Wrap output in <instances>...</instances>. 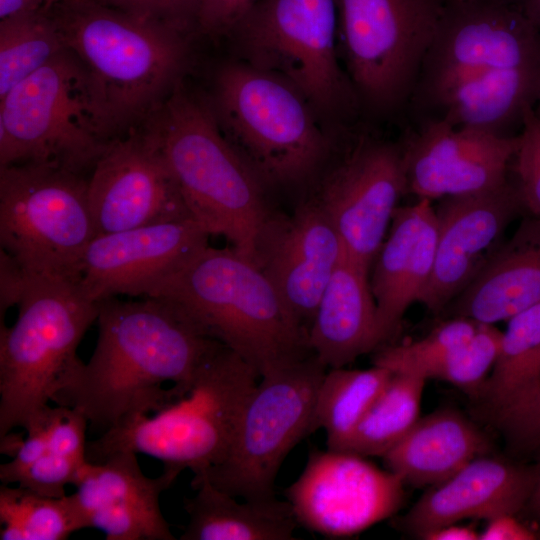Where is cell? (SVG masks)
Instances as JSON below:
<instances>
[{"instance_id":"6da1fadb","label":"cell","mask_w":540,"mask_h":540,"mask_svg":"<svg viewBox=\"0 0 540 540\" xmlns=\"http://www.w3.org/2000/svg\"><path fill=\"white\" fill-rule=\"evenodd\" d=\"M96 321L92 356L87 363L75 361L51 401L82 413L90 431L100 435L185 395L202 363L222 344L160 297L104 299Z\"/></svg>"},{"instance_id":"7a4b0ae2","label":"cell","mask_w":540,"mask_h":540,"mask_svg":"<svg viewBox=\"0 0 540 540\" xmlns=\"http://www.w3.org/2000/svg\"><path fill=\"white\" fill-rule=\"evenodd\" d=\"M46 8L80 64L93 113L109 141L140 128L183 83L189 34L98 0Z\"/></svg>"},{"instance_id":"3957f363","label":"cell","mask_w":540,"mask_h":540,"mask_svg":"<svg viewBox=\"0 0 540 540\" xmlns=\"http://www.w3.org/2000/svg\"><path fill=\"white\" fill-rule=\"evenodd\" d=\"M140 128L161 150L192 218L254 262L274 211L268 187L226 140L207 98L182 83Z\"/></svg>"},{"instance_id":"277c9868","label":"cell","mask_w":540,"mask_h":540,"mask_svg":"<svg viewBox=\"0 0 540 540\" xmlns=\"http://www.w3.org/2000/svg\"><path fill=\"white\" fill-rule=\"evenodd\" d=\"M149 297L167 299L261 377L312 354L308 333L253 261L210 245Z\"/></svg>"},{"instance_id":"5b68a950","label":"cell","mask_w":540,"mask_h":540,"mask_svg":"<svg viewBox=\"0 0 540 540\" xmlns=\"http://www.w3.org/2000/svg\"><path fill=\"white\" fill-rule=\"evenodd\" d=\"M207 98L229 144L269 187L314 183L334 143L309 101L285 79L244 61L221 65Z\"/></svg>"},{"instance_id":"8992f818","label":"cell","mask_w":540,"mask_h":540,"mask_svg":"<svg viewBox=\"0 0 540 540\" xmlns=\"http://www.w3.org/2000/svg\"><path fill=\"white\" fill-rule=\"evenodd\" d=\"M259 374L223 344L206 358L185 395L155 412L134 415L87 441L86 460L101 463L119 452L142 453L178 477L218 464L228 452L243 407Z\"/></svg>"},{"instance_id":"52a82bcc","label":"cell","mask_w":540,"mask_h":540,"mask_svg":"<svg viewBox=\"0 0 540 540\" xmlns=\"http://www.w3.org/2000/svg\"><path fill=\"white\" fill-rule=\"evenodd\" d=\"M98 310L80 279L31 276L16 322L0 327V438L49 405Z\"/></svg>"},{"instance_id":"ba28073f","label":"cell","mask_w":540,"mask_h":540,"mask_svg":"<svg viewBox=\"0 0 540 540\" xmlns=\"http://www.w3.org/2000/svg\"><path fill=\"white\" fill-rule=\"evenodd\" d=\"M336 0H256L235 25L244 62L292 84L318 115L343 123L361 113L337 56Z\"/></svg>"},{"instance_id":"9c48e42d","label":"cell","mask_w":540,"mask_h":540,"mask_svg":"<svg viewBox=\"0 0 540 540\" xmlns=\"http://www.w3.org/2000/svg\"><path fill=\"white\" fill-rule=\"evenodd\" d=\"M448 0H336L339 46L361 113L406 115Z\"/></svg>"},{"instance_id":"30bf717a","label":"cell","mask_w":540,"mask_h":540,"mask_svg":"<svg viewBox=\"0 0 540 540\" xmlns=\"http://www.w3.org/2000/svg\"><path fill=\"white\" fill-rule=\"evenodd\" d=\"M111 142L67 49L0 99V167L33 163L85 175Z\"/></svg>"},{"instance_id":"8fae6325","label":"cell","mask_w":540,"mask_h":540,"mask_svg":"<svg viewBox=\"0 0 540 540\" xmlns=\"http://www.w3.org/2000/svg\"><path fill=\"white\" fill-rule=\"evenodd\" d=\"M96 235L84 175L33 163L0 167V248L29 275L80 279Z\"/></svg>"},{"instance_id":"7c38bea8","label":"cell","mask_w":540,"mask_h":540,"mask_svg":"<svg viewBox=\"0 0 540 540\" xmlns=\"http://www.w3.org/2000/svg\"><path fill=\"white\" fill-rule=\"evenodd\" d=\"M328 368L312 353L261 376L238 420L225 457L204 475L240 499L275 496L274 481L288 453L315 432L319 385Z\"/></svg>"},{"instance_id":"4fadbf2b","label":"cell","mask_w":540,"mask_h":540,"mask_svg":"<svg viewBox=\"0 0 540 540\" xmlns=\"http://www.w3.org/2000/svg\"><path fill=\"white\" fill-rule=\"evenodd\" d=\"M502 69H540V30L511 0H448L406 115L413 125L462 81Z\"/></svg>"},{"instance_id":"5bb4252c","label":"cell","mask_w":540,"mask_h":540,"mask_svg":"<svg viewBox=\"0 0 540 540\" xmlns=\"http://www.w3.org/2000/svg\"><path fill=\"white\" fill-rule=\"evenodd\" d=\"M405 194L399 141L361 133L349 138L339 159L316 179L309 197L329 218L346 255L370 270Z\"/></svg>"},{"instance_id":"9a60e30c","label":"cell","mask_w":540,"mask_h":540,"mask_svg":"<svg viewBox=\"0 0 540 540\" xmlns=\"http://www.w3.org/2000/svg\"><path fill=\"white\" fill-rule=\"evenodd\" d=\"M404 483L365 457L327 449L310 453L300 476L284 492L298 525L329 538L355 535L392 517Z\"/></svg>"},{"instance_id":"2e32d148","label":"cell","mask_w":540,"mask_h":540,"mask_svg":"<svg viewBox=\"0 0 540 540\" xmlns=\"http://www.w3.org/2000/svg\"><path fill=\"white\" fill-rule=\"evenodd\" d=\"M88 198L97 235L193 219L161 150L142 128L111 142L90 173Z\"/></svg>"},{"instance_id":"e0dca14e","label":"cell","mask_w":540,"mask_h":540,"mask_svg":"<svg viewBox=\"0 0 540 540\" xmlns=\"http://www.w3.org/2000/svg\"><path fill=\"white\" fill-rule=\"evenodd\" d=\"M435 212V261L419 303L439 315L483 270L508 226L527 211L509 175L500 186L441 198Z\"/></svg>"},{"instance_id":"ac0fdd59","label":"cell","mask_w":540,"mask_h":540,"mask_svg":"<svg viewBox=\"0 0 540 540\" xmlns=\"http://www.w3.org/2000/svg\"><path fill=\"white\" fill-rule=\"evenodd\" d=\"M399 143L407 194L432 201L504 184L519 134L500 137L428 120L407 128Z\"/></svg>"},{"instance_id":"d6986e66","label":"cell","mask_w":540,"mask_h":540,"mask_svg":"<svg viewBox=\"0 0 540 540\" xmlns=\"http://www.w3.org/2000/svg\"><path fill=\"white\" fill-rule=\"evenodd\" d=\"M194 219L99 234L86 248L80 284L94 301L117 295L149 297L209 245Z\"/></svg>"},{"instance_id":"ffe728a7","label":"cell","mask_w":540,"mask_h":540,"mask_svg":"<svg viewBox=\"0 0 540 540\" xmlns=\"http://www.w3.org/2000/svg\"><path fill=\"white\" fill-rule=\"evenodd\" d=\"M344 255L336 229L308 197L290 215L273 211L258 237L254 263L308 333L320 298Z\"/></svg>"},{"instance_id":"44dd1931","label":"cell","mask_w":540,"mask_h":540,"mask_svg":"<svg viewBox=\"0 0 540 540\" xmlns=\"http://www.w3.org/2000/svg\"><path fill=\"white\" fill-rule=\"evenodd\" d=\"M176 479L165 471L149 478L135 453L119 452L101 463L86 461L71 497L86 528L103 531L107 540H174L159 499Z\"/></svg>"},{"instance_id":"7402d4cb","label":"cell","mask_w":540,"mask_h":540,"mask_svg":"<svg viewBox=\"0 0 540 540\" xmlns=\"http://www.w3.org/2000/svg\"><path fill=\"white\" fill-rule=\"evenodd\" d=\"M535 481V466L492 453L476 457L448 479L430 486L396 528L420 538L441 526L464 519L489 520L501 514L519 515Z\"/></svg>"},{"instance_id":"603a6c76","label":"cell","mask_w":540,"mask_h":540,"mask_svg":"<svg viewBox=\"0 0 540 540\" xmlns=\"http://www.w3.org/2000/svg\"><path fill=\"white\" fill-rule=\"evenodd\" d=\"M436 244L437 218L430 200L397 207L369 280L384 344L408 308L419 302L433 271Z\"/></svg>"},{"instance_id":"cb8c5ba5","label":"cell","mask_w":540,"mask_h":540,"mask_svg":"<svg viewBox=\"0 0 540 540\" xmlns=\"http://www.w3.org/2000/svg\"><path fill=\"white\" fill-rule=\"evenodd\" d=\"M540 303V218L525 216L477 277L439 314L485 324Z\"/></svg>"},{"instance_id":"d4e9b609","label":"cell","mask_w":540,"mask_h":540,"mask_svg":"<svg viewBox=\"0 0 540 540\" xmlns=\"http://www.w3.org/2000/svg\"><path fill=\"white\" fill-rule=\"evenodd\" d=\"M368 274L345 253L320 298L308 345L328 369L345 367L384 345Z\"/></svg>"},{"instance_id":"484cf974","label":"cell","mask_w":540,"mask_h":540,"mask_svg":"<svg viewBox=\"0 0 540 540\" xmlns=\"http://www.w3.org/2000/svg\"><path fill=\"white\" fill-rule=\"evenodd\" d=\"M492 451L486 431L460 410L445 407L420 416L382 459L404 485L422 488L443 482Z\"/></svg>"},{"instance_id":"4316f807","label":"cell","mask_w":540,"mask_h":540,"mask_svg":"<svg viewBox=\"0 0 540 540\" xmlns=\"http://www.w3.org/2000/svg\"><path fill=\"white\" fill-rule=\"evenodd\" d=\"M539 99L540 69L493 70L450 89L414 125L442 120L500 137L516 136Z\"/></svg>"},{"instance_id":"83f0119b","label":"cell","mask_w":540,"mask_h":540,"mask_svg":"<svg viewBox=\"0 0 540 540\" xmlns=\"http://www.w3.org/2000/svg\"><path fill=\"white\" fill-rule=\"evenodd\" d=\"M197 492L184 500L189 521L180 540H293L298 526L290 503L275 496L238 502L204 475H194Z\"/></svg>"},{"instance_id":"f1b7e54d","label":"cell","mask_w":540,"mask_h":540,"mask_svg":"<svg viewBox=\"0 0 540 540\" xmlns=\"http://www.w3.org/2000/svg\"><path fill=\"white\" fill-rule=\"evenodd\" d=\"M539 387L540 303L507 321L496 362L474 400L477 412L491 423L524 404Z\"/></svg>"},{"instance_id":"f546056e","label":"cell","mask_w":540,"mask_h":540,"mask_svg":"<svg viewBox=\"0 0 540 540\" xmlns=\"http://www.w3.org/2000/svg\"><path fill=\"white\" fill-rule=\"evenodd\" d=\"M393 372L374 365L368 369L330 368L317 392L314 430L324 429L327 449L342 451Z\"/></svg>"},{"instance_id":"4dcf8cb0","label":"cell","mask_w":540,"mask_h":540,"mask_svg":"<svg viewBox=\"0 0 540 540\" xmlns=\"http://www.w3.org/2000/svg\"><path fill=\"white\" fill-rule=\"evenodd\" d=\"M426 380L393 373L342 451L363 457H383L420 417Z\"/></svg>"},{"instance_id":"1f68e13d","label":"cell","mask_w":540,"mask_h":540,"mask_svg":"<svg viewBox=\"0 0 540 540\" xmlns=\"http://www.w3.org/2000/svg\"><path fill=\"white\" fill-rule=\"evenodd\" d=\"M64 50L46 7L0 20V99Z\"/></svg>"},{"instance_id":"d6a6232c","label":"cell","mask_w":540,"mask_h":540,"mask_svg":"<svg viewBox=\"0 0 540 540\" xmlns=\"http://www.w3.org/2000/svg\"><path fill=\"white\" fill-rule=\"evenodd\" d=\"M1 540H63L85 523L71 495L52 498L18 486L0 487Z\"/></svg>"},{"instance_id":"836d02e7","label":"cell","mask_w":540,"mask_h":540,"mask_svg":"<svg viewBox=\"0 0 540 540\" xmlns=\"http://www.w3.org/2000/svg\"><path fill=\"white\" fill-rule=\"evenodd\" d=\"M501 337L494 324L481 323L469 340L426 366L418 377L445 381L474 401L496 362Z\"/></svg>"},{"instance_id":"e575fe53","label":"cell","mask_w":540,"mask_h":540,"mask_svg":"<svg viewBox=\"0 0 540 540\" xmlns=\"http://www.w3.org/2000/svg\"><path fill=\"white\" fill-rule=\"evenodd\" d=\"M480 324L467 317H448L420 340L379 347L372 364L385 367L393 373L418 376L426 366L469 340Z\"/></svg>"},{"instance_id":"d590c367","label":"cell","mask_w":540,"mask_h":540,"mask_svg":"<svg viewBox=\"0 0 540 540\" xmlns=\"http://www.w3.org/2000/svg\"><path fill=\"white\" fill-rule=\"evenodd\" d=\"M509 175L519 191L527 214L540 218V118L534 109H529L525 114Z\"/></svg>"},{"instance_id":"8d00e7d4","label":"cell","mask_w":540,"mask_h":540,"mask_svg":"<svg viewBox=\"0 0 540 540\" xmlns=\"http://www.w3.org/2000/svg\"><path fill=\"white\" fill-rule=\"evenodd\" d=\"M140 19L190 34L197 29L202 0H98Z\"/></svg>"},{"instance_id":"74e56055","label":"cell","mask_w":540,"mask_h":540,"mask_svg":"<svg viewBox=\"0 0 540 540\" xmlns=\"http://www.w3.org/2000/svg\"><path fill=\"white\" fill-rule=\"evenodd\" d=\"M490 424L503 434L511 451L537 452L540 449V387L524 404Z\"/></svg>"},{"instance_id":"f35d334b","label":"cell","mask_w":540,"mask_h":540,"mask_svg":"<svg viewBox=\"0 0 540 540\" xmlns=\"http://www.w3.org/2000/svg\"><path fill=\"white\" fill-rule=\"evenodd\" d=\"M84 463L47 450L17 484L43 496L60 498L65 496V486L73 484Z\"/></svg>"},{"instance_id":"ab89813d","label":"cell","mask_w":540,"mask_h":540,"mask_svg":"<svg viewBox=\"0 0 540 540\" xmlns=\"http://www.w3.org/2000/svg\"><path fill=\"white\" fill-rule=\"evenodd\" d=\"M48 407L49 405L25 428L27 437L13 459L1 464L2 484L18 483L24 473L48 450Z\"/></svg>"},{"instance_id":"60d3db41","label":"cell","mask_w":540,"mask_h":540,"mask_svg":"<svg viewBox=\"0 0 540 540\" xmlns=\"http://www.w3.org/2000/svg\"><path fill=\"white\" fill-rule=\"evenodd\" d=\"M255 1L202 0L196 31L211 38L229 35Z\"/></svg>"},{"instance_id":"b9f144b4","label":"cell","mask_w":540,"mask_h":540,"mask_svg":"<svg viewBox=\"0 0 540 540\" xmlns=\"http://www.w3.org/2000/svg\"><path fill=\"white\" fill-rule=\"evenodd\" d=\"M31 275L5 250L0 248V316L18 306L28 287Z\"/></svg>"},{"instance_id":"7bdbcfd3","label":"cell","mask_w":540,"mask_h":540,"mask_svg":"<svg viewBox=\"0 0 540 540\" xmlns=\"http://www.w3.org/2000/svg\"><path fill=\"white\" fill-rule=\"evenodd\" d=\"M517 514H501L487 520L479 540H531L540 538V530L518 520Z\"/></svg>"},{"instance_id":"ee69618b","label":"cell","mask_w":540,"mask_h":540,"mask_svg":"<svg viewBox=\"0 0 540 540\" xmlns=\"http://www.w3.org/2000/svg\"><path fill=\"white\" fill-rule=\"evenodd\" d=\"M479 534L480 532H477L472 526L452 523L431 530L420 538L427 540H477Z\"/></svg>"},{"instance_id":"f6af8a7d","label":"cell","mask_w":540,"mask_h":540,"mask_svg":"<svg viewBox=\"0 0 540 540\" xmlns=\"http://www.w3.org/2000/svg\"><path fill=\"white\" fill-rule=\"evenodd\" d=\"M43 7L44 0H0V20L35 12Z\"/></svg>"},{"instance_id":"bcb514c9","label":"cell","mask_w":540,"mask_h":540,"mask_svg":"<svg viewBox=\"0 0 540 540\" xmlns=\"http://www.w3.org/2000/svg\"><path fill=\"white\" fill-rule=\"evenodd\" d=\"M538 458L534 463L535 481L530 496L524 506L523 513L540 530V449L537 450Z\"/></svg>"},{"instance_id":"7dc6e473","label":"cell","mask_w":540,"mask_h":540,"mask_svg":"<svg viewBox=\"0 0 540 540\" xmlns=\"http://www.w3.org/2000/svg\"><path fill=\"white\" fill-rule=\"evenodd\" d=\"M540 30V0H511Z\"/></svg>"},{"instance_id":"c3c4849f","label":"cell","mask_w":540,"mask_h":540,"mask_svg":"<svg viewBox=\"0 0 540 540\" xmlns=\"http://www.w3.org/2000/svg\"><path fill=\"white\" fill-rule=\"evenodd\" d=\"M0 440L1 453L14 457L18 452L24 439H22L21 435L19 434H12L11 432H9L3 437H1Z\"/></svg>"},{"instance_id":"681fc988","label":"cell","mask_w":540,"mask_h":540,"mask_svg":"<svg viewBox=\"0 0 540 540\" xmlns=\"http://www.w3.org/2000/svg\"><path fill=\"white\" fill-rule=\"evenodd\" d=\"M62 1H66V0H44L45 7H50V6L54 5V4L62 2Z\"/></svg>"},{"instance_id":"f907efd6","label":"cell","mask_w":540,"mask_h":540,"mask_svg":"<svg viewBox=\"0 0 540 540\" xmlns=\"http://www.w3.org/2000/svg\"><path fill=\"white\" fill-rule=\"evenodd\" d=\"M535 114L540 118V99L534 108Z\"/></svg>"}]
</instances>
